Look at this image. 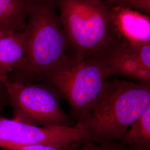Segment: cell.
<instances>
[{"mask_svg": "<svg viewBox=\"0 0 150 150\" xmlns=\"http://www.w3.org/2000/svg\"><path fill=\"white\" fill-rule=\"evenodd\" d=\"M22 32L26 42V60L23 66L8 75L7 80L10 82L31 83L44 80L74 54L70 52V48H73L64 32L54 0H31Z\"/></svg>", "mask_w": 150, "mask_h": 150, "instance_id": "1", "label": "cell"}, {"mask_svg": "<svg viewBox=\"0 0 150 150\" xmlns=\"http://www.w3.org/2000/svg\"><path fill=\"white\" fill-rule=\"evenodd\" d=\"M150 107L149 85L117 80L110 82L100 101L76 127L96 144L120 139L134 121Z\"/></svg>", "mask_w": 150, "mask_h": 150, "instance_id": "2", "label": "cell"}, {"mask_svg": "<svg viewBox=\"0 0 150 150\" xmlns=\"http://www.w3.org/2000/svg\"><path fill=\"white\" fill-rule=\"evenodd\" d=\"M111 75L99 54L81 59L74 53L44 80L64 97L79 120L90 112L102 98Z\"/></svg>", "mask_w": 150, "mask_h": 150, "instance_id": "3", "label": "cell"}, {"mask_svg": "<svg viewBox=\"0 0 150 150\" xmlns=\"http://www.w3.org/2000/svg\"><path fill=\"white\" fill-rule=\"evenodd\" d=\"M67 38L79 57L101 52L120 38L103 0H54Z\"/></svg>", "mask_w": 150, "mask_h": 150, "instance_id": "4", "label": "cell"}, {"mask_svg": "<svg viewBox=\"0 0 150 150\" xmlns=\"http://www.w3.org/2000/svg\"><path fill=\"white\" fill-rule=\"evenodd\" d=\"M3 83L14 110L13 120L36 126H69L59 97L50 87L8 80Z\"/></svg>", "mask_w": 150, "mask_h": 150, "instance_id": "5", "label": "cell"}, {"mask_svg": "<svg viewBox=\"0 0 150 150\" xmlns=\"http://www.w3.org/2000/svg\"><path fill=\"white\" fill-rule=\"evenodd\" d=\"M88 139L86 131L75 126L39 127L0 116V147L41 145L67 150L71 145Z\"/></svg>", "mask_w": 150, "mask_h": 150, "instance_id": "6", "label": "cell"}, {"mask_svg": "<svg viewBox=\"0 0 150 150\" xmlns=\"http://www.w3.org/2000/svg\"><path fill=\"white\" fill-rule=\"evenodd\" d=\"M97 54L105 61L112 75H123L150 84V71L136 59L125 39L118 38Z\"/></svg>", "mask_w": 150, "mask_h": 150, "instance_id": "7", "label": "cell"}, {"mask_svg": "<svg viewBox=\"0 0 150 150\" xmlns=\"http://www.w3.org/2000/svg\"><path fill=\"white\" fill-rule=\"evenodd\" d=\"M108 8L111 21L118 36L131 43L150 42V16L121 6H111Z\"/></svg>", "mask_w": 150, "mask_h": 150, "instance_id": "8", "label": "cell"}, {"mask_svg": "<svg viewBox=\"0 0 150 150\" xmlns=\"http://www.w3.org/2000/svg\"><path fill=\"white\" fill-rule=\"evenodd\" d=\"M26 57V42L23 32L0 33V81L24 64Z\"/></svg>", "mask_w": 150, "mask_h": 150, "instance_id": "9", "label": "cell"}, {"mask_svg": "<svg viewBox=\"0 0 150 150\" xmlns=\"http://www.w3.org/2000/svg\"><path fill=\"white\" fill-rule=\"evenodd\" d=\"M30 5L31 0H0V33L22 31Z\"/></svg>", "mask_w": 150, "mask_h": 150, "instance_id": "10", "label": "cell"}, {"mask_svg": "<svg viewBox=\"0 0 150 150\" xmlns=\"http://www.w3.org/2000/svg\"><path fill=\"white\" fill-rule=\"evenodd\" d=\"M120 139L130 149L149 150L150 149V107L137 118Z\"/></svg>", "mask_w": 150, "mask_h": 150, "instance_id": "11", "label": "cell"}, {"mask_svg": "<svg viewBox=\"0 0 150 150\" xmlns=\"http://www.w3.org/2000/svg\"><path fill=\"white\" fill-rule=\"evenodd\" d=\"M107 7L121 6L150 16V0H103Z\"/></svg>", "mask_w": 150, "mask_h": 150, "instance_id": "12", "label": "cell"}, {"mask_svg": "<svg viewBox=\"0 0 150 150\" xmlns=\"http://www.w3.org/2000/svg\"><path fill=\"white\" fill-rule=\"evenodd\" d=\"M127 42L136 59L144 68L150 71V42L136 43Z\"/></svg>", "mask_w": 150, "mask_h": 150, "instance_id": "13", "label": "cell"}, {"mask_svg": "<svg viewBox=\"0 0 150 150\" xmlns=\"http://www.w3.org/2000/svg\"><path fill=\"white\" fill-rule=\"evenodd\" d=\"M80 150H123L121 147L111 142L97 144L90 141H86L85 144L81 147Z\"/></svg>", "mask_w": 150, "mask_h": 150, "instance_id": "14", "label": "cell"}, {"mask_svg": "<svg viewBox=\"0 0 150 150\" xmlns=\"http://www.w3.org/2000/svg\"><path fill=\"white\" fill-rule=\"evenodd\" d=\"M6 150H65L59 147L45 145H12L6 148Z\"/></svg>", "mask_w": 150, "mask_h": 150, "instance_id": "15", "label": "cell"}, {"mask_svg": "<svg viewBox=\"0 0 150 150\" xmlns=\"http://www.w3.org/2000/svg\"><path fill=\"white\" fill-rule=\"evenodd\" d=\"M10 105V100L4 83L0 81V112L5 107Z\"/></svg>", "mask_w": 150, "mask_h": 150, "instance_id": "16", "label": "cell"}, {"mask_svg": "<svg viewBox=\"0 0 150 150\" xmlns=\"http://www.w3.org/2000/svg\"><path fill=\"white\" fill-rule=\"evenodd\" d=\"M130 150H132V149H130Z\"/></svg>", "mask_w": 150, "mask_h": 150, "instance_id": "17", "label": "cell"}]
</instances>
